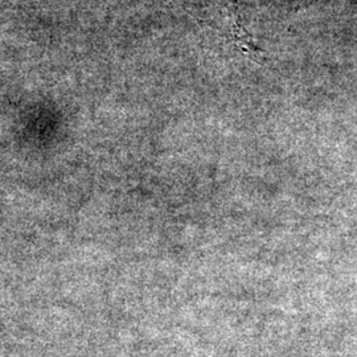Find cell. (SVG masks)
Segmentation results:
<instances>
[{"label":"cell","mask_w":357,"mask_h":357,"mask_svg":"<svg viewBox=\"0 0 357 357\" xmlns=\"http://www.w3.org/2000/svg\"><path fill=\"white\" fill-rule=\"evenodd\" d=\"M215 1L218 7V11L222 16V20L225 22L227 28L229 29L230 36L237 44V47L240 50H243V53H246L255 59L261 56L264 51L257 47L255 40L243 28L237 0H215Z\"/></svg>","instance_id":"6da1fadb"}]
</instances>
